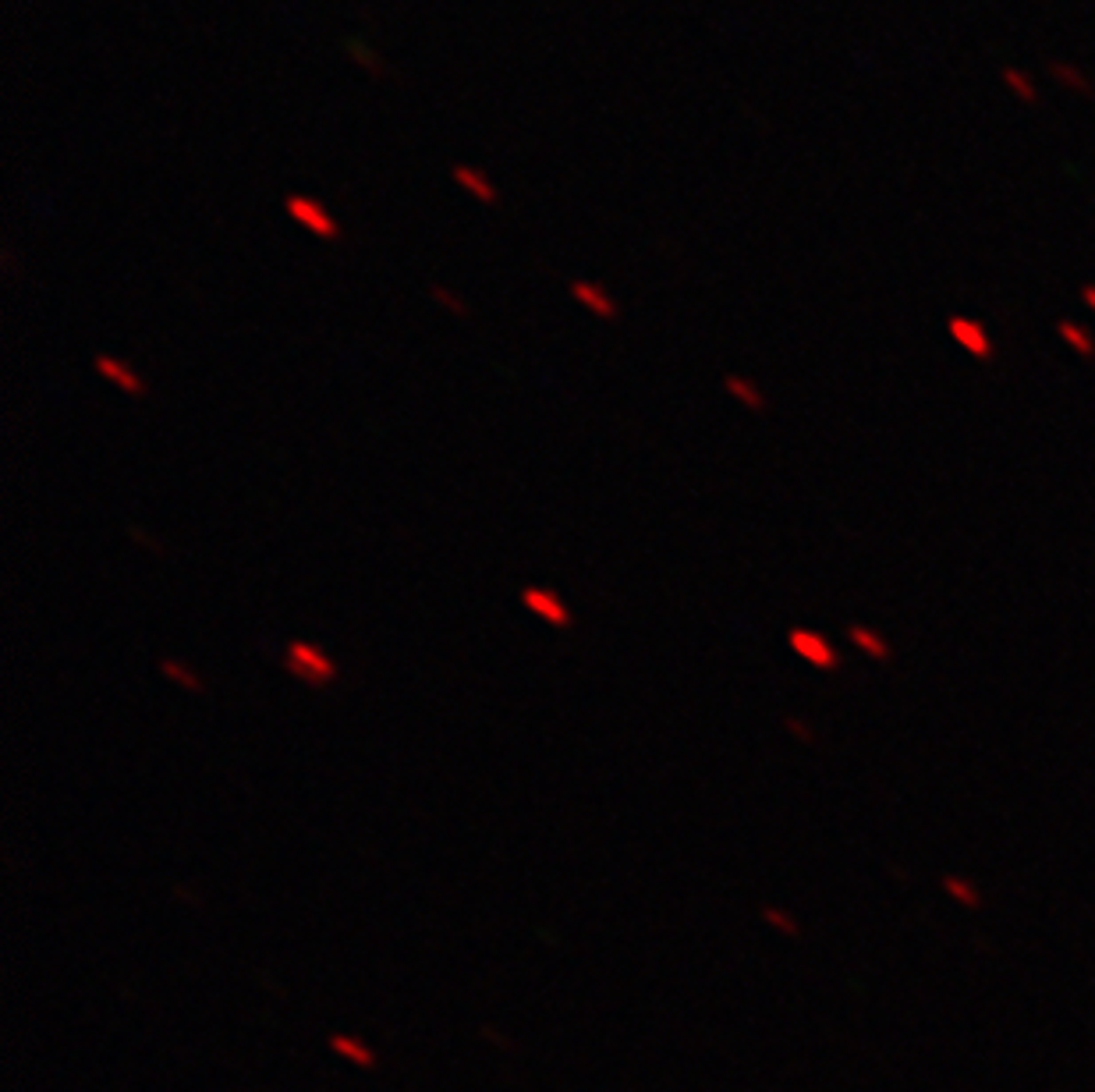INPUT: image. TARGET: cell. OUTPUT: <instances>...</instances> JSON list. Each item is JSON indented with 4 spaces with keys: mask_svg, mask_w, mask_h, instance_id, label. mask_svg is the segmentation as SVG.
<instances>
[{
    "mask_svg": "<svg viewBox=\"0 0 1095 1092\" xmlns=\"http://www.w3.org/2000/svg\"><path fill=\"white\" fill-rule=\"evenodd\" d=\"M521 603L532 610L536 617H543L546 624H553V628H567L571 624V614H567V607L560 603L557 593H550V589H539V585H532V589H525L521 593Z\"/></svg>",
    "mask_w": 1095,
    "mask_h": 1092,
    "instance_id": "277c9868",
    "label": "cell"
},
{
    "mask_svg": "<svg viewBox=\"0 0 1095 1092\" xmlns=\"http://www.w3.org/2000/svg\"><path fill=\"white\" fill-rule=\"evenodd\" d=\"M429 295H433V302H440L447 312H454V316H468V305L458 298V291L443 288V284H429Z\"/></svg>",
    "mask_w": 1095,
    "mask_h": 1092,
    "instance_id": "30bf717a",
    "label": "cell"
},
{
    "mask_svg": "<svg viewBox=\"0 0 1095 1092\" xmlns=\"http://www.w3.org/2000/svg\"><path fill=\"white\" fill-rule=\"evenodd\" d=\"M351 57H355V61L362 64V71H373V75H383V61H380V57L373 54V50H369V54H365V50H362V43H351Z\"/></svg>",
    "mask_w": 1095,
    "mask_h": 1092,
    "instance_id": "7c38bea8",
    "label": "cell"
},
{
    "mask_svg": "<svg viewBox=\"0 0 1095 1092\" xmlns=\"http://www.w3.org/2000/svg\"><path fill=\"white\" fill-rule=\"evenodd\" d=\"M451 178H454V185H458L461 192L472 195L475 203H482V206H497L500 192H497V185H493L490 174H486V171H479V167H468V164H458V167H454V171H451Z\"/></svg>",
    "mask_w": 1095,
    "mask_h": 1092,
    "instance_id": "8992f818",
    "label": "cell"
},
{
    "mask_svg": "<svg viewBox=\"0 0 1095 1092\" xmlns=\"http://www.w3.org/2000/svg\"><path fill=\"white\" fill-rule=\"evenodd\" d=\"M571 298H575L578 305H585V309L592 312V316H599V320H614L617 316V302L610 295H606L599 284L592 281H575L571 284Z\"/></svg>",
    "mask_w": 1095,
    "mask_h": 1092,
    "instance_id": "52a82bcc",
    "label": "cell"
},
{
    "mask_svg": "<svg viewBox=\"0 0 1095 1092\" xmlns=\"http://www.w3.org/2000/svg\"><path fill=\"white\" fill-rule=\"evenodd\" d=\"M851 642H855L858 649H865V653H869L872 660H886V656H890L886 642L879 639L876 632H869V628H851Z\"/></svg>",
    "mask_w": 1095,
    "mask_h": 1092,
    "instance_id": "ba28073f",
    "label": "cell"
},
{
    "mask_svg": "<svg viewBox=\"0 0 1095 1092\" xmlns=\"http://www.w3.org/2000/svg\"><path fill=\"white\" fill-rule=\"evenodd\" d=\"M791 649L798 656H805L812 667H823V671H833L840 663L837 649L830 646V642L823 639V635L816 632H805V628H798V632H791Z\"/></svg>",
    "mask_w": 1095,
    "mask_h": 1092,
    "instance_id": "3957f363",
    "label": "cell"
},
{
    "mask_svg": "<svg viewBox=\"0 0 1095 1092\" xmlns=\"http://www.w3.org/2000/svg\"><path fill=\"white\" fill-rule=\"evenodd\" d=\"M288 667H291V674H298V678L309 681V685H327V681H334V674H337V667L327 660V653L319 646H309V642H291Z\"/></svg>",
    "mask_w": 1095,
    "mask_h": 1092,
    "instance_id": "7a4b0ae2",
    "label": "cell"
},
{
    "mask_svg": "<svg viewBox=\"0 0 1095 1092\" xmlns=\"http://www.w3.org/2000/svg\"><path fill=\"white\" fill-rule=\"evenodd\" d=\"M330 1046H334L337 1053H344V1057H351V1064H362V1068L373 1064V1050H365V1046H358L355 1039H348V1036H334Z\"/></svg>",
    "mask_w": 1095,
    "mask_h": 1092,
    "instance_id": "9c48e42d",
    "label": "cell"
},
{
    "mask_svg": "<svg viewBox=\"0 0 1095 1092\" xmlns=\"http://www.w3.org/2000/svg\"><path fill=\"white\" fill-rule=\"evenodd\" d=\"M762 915H766V919L769 922H773V926H777V929H784V933H798V926H794V922H787V915L784 912H777V908H766V912H762Z\"/></svg>",
    "mask_w": 1095,
    "mask_h": 1092,
    "instance_id": "5bb4252c",
    "label": "cell"
},
{
    "mask_svg": "<svg viewBox=\"0 0 1095 1092\" xmlns=\"http://www.w3.org/2000/svg\"><path fill=\"white\" fill-rule=\"evenodd\" d=\"M943 887H947V894H950V897H957V901H964V905H968V908L979 905V894H975V887H971V883L957 880V876H947V880H943Z\"/></svg>",
    "mask_w": 1095,
    "mask_h": 1092,
    "instance_id": "8fae6325",
    "label": "cell"
},
{
    "mask_svg": "<svg viewBox=\"0 0 1095 1092\" xmlns=\"http://www.w3.org/2000/svg\"><path fill=\"white\" fill-rule=\"evenodd\" d=\"M727 387H730V390H734V394H741V398H745V401H748V405H752V408H759V398H755V394H752V390H748V387H745V383H738V380H730V383H727Z\"/></svg>",
    "mask_w": 1095,
    "mask_h": 1092,
    "instance_id": "9a60e30c",
    "label": "cell"
},
{
    "mask_svg": "<svg viewBox=\"0 0 1095 1092\" xmlns=\"http://www.w3.org/2000/svg\"><path fill=\"white\" fill-rule=\"evenodd\" d=\"M284 213H288L295 224H302L312 238H323V242H337V238H341V224L334 220V213L319 203V199H312V195H298V192L288 195V199H284Z\"/></svg>",
    "mask_w": 1095,
    "mask_h": 1092,
    "instance_id": "6da1fadb",
    "label": "cell"
},
{
    "mask_svg": "<svg viewBox=\"0 0 1095 1092\" xmlns=\"http://www.w3.org/2000/svg\"><path fill=\"white\" fill-rule=\"evenodd\" d=\"M160 667H164V674H167V678L181 681V685H185V688H192V692H195V688H199V692H202V685H199V681H195L192 674H185V671H181V667H178V663H174V660H164V663H160Z\"/></svg>",
    "mask_w": 1095,
    "mask_h": 1092,
    "instance_id": "4fadbf2b",
    "label": "cell"
},
{
    "mask_svg": "<svg viewBox=\"0 0 1095 1092\" xmlns=\"http://www.w3.org/2000/svg\"><path fill=\"white\" fill-rule=\"evenodd\" d=\"M93 366H96V373H100L103 380H110L117 390H125V394H132V398H142V394H146V380H142L132 366H125L121 359H114V355H96Z\"/></svg>",
    "mask_w": 1095,
    "mask_h": 1092,
    "instance_id": "5b68a950",
    "label": "cell"
}]
</instances>
